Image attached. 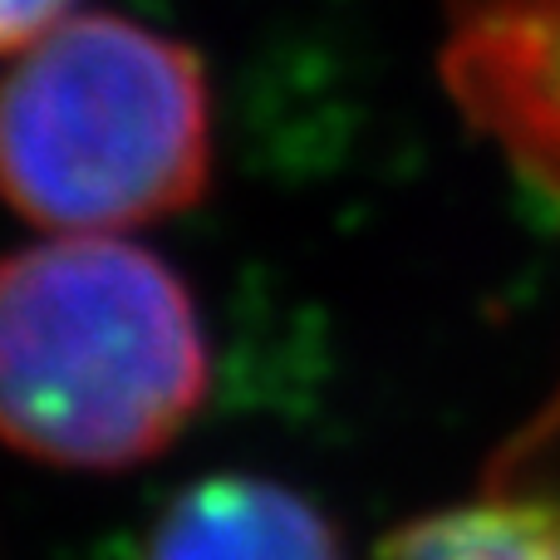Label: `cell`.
Masks as SVG:
<instances>
[{"label":"cell","instance_id":"6da1fadb","mask_svg":"<svg viewBox=\"0 0 560 560\" xmlns=\"http://www.w3.org/2000/svg\"><path fill=\"white\" fill-rule=\"evenodd\" d=\"M212 349L192 290L124 236H55L0 261V443L124 472L197 418Z\"/></svg>","mask_w":560,"mask_h":560},{"label":"cell","instance_id":"7a4b0ae2","mask_svg":"<svg viewBox=\"0 0 560 560\" xmlns=\"http://www.w3.org/2000/svg\"><path fill=\"white\" fill-rule=\"evenodd\" d=\"M217 124L183 39L69 15L0 74V202L59 236H118L202 202Z\"/></svg>","mask_w":560,"mask_h":560},{"label":"cell","instance_id":"3957f363","mask_svg":"<svg viewBox=\"0 0 560 560\" xmlns=\"http://www.w3.org/2000/svg\"><path fill=\"white\" fill-rule=\"evenodd\" d=\"M447 84L560 202V0H453Z\"/></svg>","mask_w":560,"mask_h":560},{"label":"cell","instance_id":"277c9868","mask_svg":"<svg viewBox=\"0 0 560 560\" xmlns=\"http://www.w3.org/2000/svg\"><path fill=\"white\" fill-rule=\"evenodd\" d=\"M378 560H560V384L487 463L472 502L394 532Z\"/></svg>","mask_w":560,"mask_h":560},{"label":"cell","instance_id":"5b68a950","mask_svg":"<svg viewBox=\"0 0 560 560\" xmlns=\"http://www.w3.org/2000/svg\"><path fill=\"white\" fill-rule=\"evenodd\" d=\"M143 560H345V546L319 506L271 477H207L158 516Z\"/></svg>","mask_w":560,"mask_h":560},{"label":"cell","instance_id":"8992f818","mask_svg":"<svg viewBox=\"0 0 560 560\" xmlns=\"http://www.w3.org/2000/svg\"><path fill=\"white\" fill-rule=\"evenodd\" d=\"M79 0H0V55H20L74 15Z\"/></svg>","mask_w":560,"mask_h":560}]
</instances>
